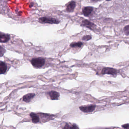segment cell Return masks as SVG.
Listing matches in <instances>:
<instances>
[{"instance_id": "277c9868", "label": "cell", "mask_w": 129, "mask_h": 129, "mask_svg": "<svg viewBox=\"0 0 129 129\" xmlns=\"http://www.w3.org/2000/svg\"><path fill=\"white\" fill-rule=\"evenodd\" d=\"M96 106L94 105H90V106H80L79 107L80 110L85 112H91L94 111Z\"/></svg>"}, {"instance_id": "5bb4252c", "label": "cell", "mask_w": 129, "mask_h": 129, "mask_svg": "<svg viewBox=\"0 0 129 129\" xmlns=\"http://www.w3.org/2000/svg\"><path fill=\"white\" fill-rule=\"evenodd\" d=\"M6 50L3 47L0 46V57H2L5 53Z\"/></svg>"}, {"instance_id": "7c38bea8", "label": "cell", "mask_w": 129, "mask_h": 129, "mask_svg": "<svg viewBox=\"0 0 129 129\" xmlns=\"http://www.w3.org/2000/svg\"><path fill=\"white\" fill-rule=\"evenodd\" d=\"M30 116L32 118V121L33 123H38L39 122L40 118L36 114L32 112L30 114Z\"/></svg>"}, {"instance_id": "2e32d148", "label": "cell", "mask_w": 129, "mask_h": 129, "mask_svg": "<svg viewBox=\"0 0 129 129\" xmlns=\"http://www.w3.org/2000/svg\"><path fill=\"white\" fill-rule=\"evenodd\" d=\"M91 38V36L90 35H86L82 37V40L84 41H88L90 40Z\"/></svg>"}, {"instance_id": "d6986e66", "label": "cell", "mask_w": 129, "mask_h": 129, "mask_svg": "<svg viewBox=\"0 0 129 129\" xmlns=\"http://www.w3.org/2000/svg\"><path fill=\"white\" fill-rule=\"evenodd\" d=\"M107 1H110V0H106Z\"/></svg>"}, {"instance_id": "ba28073f", "label": "cell", "mask_w": 129, "mask_h": 129, "mask_svg": "<svg viewBox=\"0 0 129 129\" xmlns=\"http://www.w3.org/2000/svg\"><path fill=\"white\" fill-rule=\"evenodd\" d=\"M7 69V64L3 62L0 61V74H4Z\"/></svg>"}, {"instance_id": "ac0fdd59", "label": "cell", "mask_w": 129, "mask_h": 129, "mask_svg": "<svg viewBox=\"0 0 129 129\" xmlns=\"http://www.w3.org/2000/svg\"><path fill=\"white\" fill-rule=\"evenodd\" d=\"M122 127L124 128H128L129 127V125L128 124H125L122 125Z\"/></svg>"}, {"instance_id": "52a82bcc", "label": "cell", "mask_w": 129, "mask_h": 129, "mask_svg": "<svg viewBox=\"0 0 129 129\" xmlns=\"http://www.w3.org/2000/svg\"><path fill=\"white\" fill-rule=\"evenodd\" d=\"M48 94L51 100H58L60 97L59 93L55 91H51L48 93Z\"/></svg>"}, {"instance_id": "4fadbf2b", "label": "cell", "mask_w": 129, "mask_h": 129, "mask_svg": "<svg viewBox=\"0 0 129 129\" xmlns=\"http://www.w3.org/2000/svg\"><path fill=\"white\" fill-rule=\"evenodd\" d=\"M83 45L82 43V42H78V43H73L70 44V47H80Z\"/></svg>"}, {"instance_id": "30bf717a", "label": "cell", "mask_w": 129, "mask_h": 129, "mask_svg": "<svg viewBox=\"0 0 129 129\" xmlns=\"http://www.w3.org/2000/svg\"><path fill=\"white\" fill-rule=\"evenodd\" d=\"M76 6V3L74 1H72L67 6V11L68 12H71L74 10Z\"/></svg>"}, {"instance_id": "6da1fadb", "label": "cell", "mask_w": 129, "mask_h": 129, "mask_svg": "<svg viewBox=\"0 0 129 129\" xmlns=\"http://www.w3.org/2000/svg\"><path fill=\"white\" fill-rule=\"evenodd\" d=\"M31 63L35 68H41L45 64V60L42 58H33L31 61Z\"/></svg>"}, {"instance_id": "8992f818", "label": "cell", "mask_w": 129, "mask_h": 129, "mask_svg": "<svg viewBox=\"0 0 129 129\" xmlns=\"http://www.w3.org/2000/svg\"><path fill=\"white\" fill-rule=\"evenodd\" d=\"M82 25L84 27H86L90 29H92L95 27V25L88 20H85L82 21Z\"/></svg>"}, {"instance_id": "7a4b0ae2", "label": "cell", "mask_w": 129, "mask_h": 129, "mask_svg": "<svg viewBox=\"0 0 129 129\" xmlns=\"http://www.w3.org/2000/svg\"><path fill=\"white\" fill-rule=\"evenodd\" d=\"M39 22L40 23H44L58 24L60 23V21L53 18L45 17L39 18Z\"/></svg>"}, {"instance_id": "3957f363", "label": "cell", "mask_w": 129, "mask_h": 129, "mask_svg": "<svg viewBox=\"0 0 129 129\" xmlns=\"http://www.w3.org/2000/svg\"><path fill=\"white\" fill-rule=\"evenodd\" d=\"M102 74H110V75H116L117 73L116 70L113 68H104L102 70Z\"/></svg>"}, {"instance_id": "5b68a950", "label": "cell", "mask_w": 129, "mask_h": 129, "mask_svg": "<svg viewBox=\"0 0 129 129\" xmlns=\"http://www.w3.org/2000/svg\"><path fill=\"white\" fill-rule=\"evenodd\" d=\"M10 39V36L9 34H6L0 32V43H6Z\"/></svg>"}, {"instance_id": "8fae6325", "label": "cell", "mask_w": 129, "mask_h": 129, "mask_svg": "<svg viewBox=\"0 0 129 129\" xmlns=\"http://www.w3.org/2000/svg\"><path fill=\"white\" fill-rule=\"evenodd\" d=\"M35 95V94H29L24 96L23 98V100L24 102H29Z\"/></svg>"}, {"instance_id": "9c48e42d", "label": "cell", "mask_w": 129, "mask_h": 129, "mask_svg": "<svg viewBox=\"0 0 129 129\" xmlns=\"http://www.w3.org/2000/svg\"><path fill=\"white\" fill-rule=\"evenodd\" d=\"M93 11V8L90 7H87L83 9V13L85 16H88L90 15Z\"/></svg>"}, {"instance_id": "e0dca14e", "label": "cell", "mask_w": 129, "mask_h": 129, "mask_svg": "<svg viewBox=\"0 0 129 129\" xmlns=\"http://www.w3.org/2000/svg\"><path fill=\"white\" fill-rule=\"evenodd\" d=\"M69 125L68 124H66V125L65 126V127H64V128H78V127H77L76 125H73L72 126L69 127Z\"/></svg>"}, {"instance_id": "9a60e30c", "label": "cell", "mask_w": 129, "mask_h": 129, "mask_svg": "<svg viewBox=\"0 0 129 129\" xmlns=\"http://www.w3.org/2000/svg\"><path fill=\"white\" fill-rule=\"evenodd\" d=\"M124 32L126 35H129V25L125 27L124 28Z\"/></svg>"}]
</instances>
